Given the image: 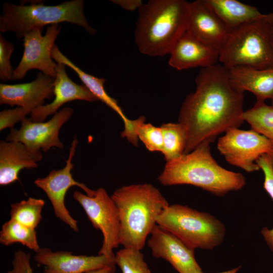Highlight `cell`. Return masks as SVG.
I'll return each mask as SVG.
<instances>
[{
  "instance_id": "6da1fadb",
  "label": "cell",
  "mask_w": 273,
  "mask_h": 273,
  "mask_svg": "<svg viewBox=\"0 0 273 273\" xmlns=\"http://www.w3.org/2000/svg\"><path fill=\"white\" fill-rule=\"evenodd\" d=\"M195 81L196 89L187 96L178 115L187 133L185 154L244 121V92L231 84L227 68L218 63L201 68Z\"/></svg>"
},
{
  "instance_id": "7a4b0ae2",
  "label": "cell",
  "mask_w": 273,
  "mask_h": 273,
  "mask_svg": "<svg viewBox=\"0 0 273 273\" xmlns=\"http://www.w3.org/2000/svg\"><path fill=\"white\" fill-rule=\"evenodd\" d=\"M210 144L204 142L191 152L166 162L159 181L165 186L192 185L218 196L241 190L246 184L244 175L219 165L212 157Z\"/></svg>"
},
{
  "instance_id": "3957f363",
  "label": "cell",
  "mask_w": 273,
  "mask_h": 273,
  "mask_svg": "<svg viewBox=\"0 0 273 273\" xmlns=\"http://www.w3.org/2000/svg\"><path fill=\"white\" fill-rule=\"evenodd\" d=\"M138 11L134 39L140 52L151 57L169 54L188 29L189 2L150 0Z\"/></svg>"
},
{
  "instance_id": "277c9868",
  "label": "cell",
  "mask_w": 273,
  "mask_h": 273,
  "mask_svg": "<svg viewBox=\"0 0 273 273\" xmlns=\"http://www.w3.org/2000/svg\"><path fill=\"white\" fill-rule=\"evenodd\" d=\"M111 197L120 216V244L124 248L141 250L157 224V217L168 203L160 191L150 184L122 186Z\"/></svg>"
},
{
  "instance_id": "5b68a950",
  "label": "cell",
  "mask_w": 273,
  "mask_h": 273,
  "mask_svg": "<svg viewBox=\"0 0 273 273\" xmlns=\"http://www.w3.org/2000/svg\"><path fill=\"white\" fill-rule=\"evenodd\" d=\"M63 22L79 25L90 34L96 31L85 17L83 0L66 1L55 6L45 5L43 2L4 3L0 15V31L14 32L20 39L35 29Z\"/></svg>"
},
{
  "instance_id": "8992f818",
  "label": "cell",
  "mask_w": 273,
  "mask_h": 273,
  "mask_svg": "<svg viewBox=\"0 0 273 273\" xmlns=\"http://www.w3.org/2000/svg\"><path fill=\"white\" fill-rule=\"evenodd\" d=\"M271 24L262 17L231 31L219 53V62L226 68L245 66L273 68Z\"/></svg>"
},
{
  "instance_id": "52a82bcc",
  "label": "cell",
  "mask_w": 273,
  "mask_h": 273,
  "mask_svg": "<svg viewBox=\"0 0 273 273\" xmlns=\"http://www.w3.org/2000/svg\"><path fill=\"white\" fill-rule=\"evenodd\" d=\"M156 224L194 250H212L222 244L226 234L224 223L213 215L180 204L169 205Z\"/></svg>"
},
{
  "instance_id": "ba28073f",
  "label": "cell",
  "mask_w": 273,
  "mask_h": 273,
  "mask_svg": "<svg viewBox=\"0 0 273 273\" xmlns=\"http://www.w3.org/2000/svg\"><path fill=\"white\" fill-rule=\"evenodd\" d=\"M73 198L83 208L93 226L103 234V243L98 254L115 258L113 249L120 245V220L118 208L111 196L105 189L100 188L92 196L76 191Z\"/></svg>"
},
{
  "instance_id": "9c48e42d",
  "label": "cell",
  "mask_w": 273,
  "mask_h": 273,
  "mask_svg": "<svg viewBox=\"0 0 273 273\" xmlns=\"http://www.w3.org/2000/svg\"><path fill=\"white\" fill-rule=\"evenodd\" d=\"M219 137L217 148L230 164L248 172L260 170L256 161L273 149V142L251 129L238 127L228 129Z\"/></svg>"
},
{
  "instance_id": "30bf717a",
  "label": "cell",
  "mask_w": 273,
  "mask_h": 273,
  "mask_svg": "<svg viewBox=\"0 0 273 273\" xmlns=\"http://www.w3.org/2000/svg\"><path fill=\"white\" fill-rule=\"evenodd\" d=\"M61 26L53 24L47 26L44 35L37 28L23 37L24 52L21 59L14 70L13 80L23 79L27 72L37 69L43 74L54 78L58 63L53 60L52 52Z\"/></svg>"
},
{
  "instance_id": "8fae6325",
  "label": "cell",
  "mask_w": 273,
  "mask_h": 273,
  "mask_svg": "<svg viewBox=\"0 0 273 273\" xmlns=\"http://www.w3.org/2000/svg\"><path fill=\"white\" fill-rule=\"evenodd\" d=\"M77 144L78 140L75 135L71 143L65 167L58 170L53 169L46 176L38 177L34 182L36 187L42 190L46 194L51 201L56 217L75 232L78 231L77 221L71 216L66 207V194L69 188L73 186L81 188L87 196H92L95 191L73 178L71 170L73 168V164L72 160Z\"/></svg>"
},
{
  "instance_id": "7c38bea8",
  "label": "cell",
  "mask_w": 273,
  "mask_h": 273,
  "mask_svg": "<svg viewBox=\"0 0 273 273\" xmlns=\"http://www.w3.org/2000/svg\"><path fill=\"white\" fill-rule=\"evenodd\" d=\"M73 113V109L65 107L46 122H34L25 118L21 121L19 129H10L6 141L21 142L30 149L45 153L52 147L62 149L64 145L59 139L60 130Z\"/></svg>"
},
{
  "instance_id": "4fadbf2b",
  "label": "cell",
  "mask_w": 273,
  "mask_h": 273,
  "mask_svg": "<svg viewBox=\"0 0 273 273\" xmlns=\"http://www.w3.org/2000/svg\"><path fill=\"white\" fill-rule=\"evenodd\" d=\"M153 256L168 261L178 273H202L194 249L176 236L156 224L148 241Z\"/></svg>"
},
{
  "instance_id": "5bb4252c",
  "label": "cell",
  "mask_w": 273,
  "mask_h": 273,
  "mask_svg": "<svg viewBox=\"0 0 273 273\" xmlns=\"http://www.w3.org/2000/svg\"><path fill=\"white\" fill-rule=\"evenodd\" d=\"M34 259L44 266L42 273H85L115 263V258L104 255H76L70 251L53 252L47 248L36 252Z\"/></svg>"
},
{
  "instance_id": "9a60e30c",
  "label": "cell",
  "mask_w": 273,
  "mask_h": 273,
  "mask_svg": "<svg viewBox=\"0 0 273 273\" xmlns=\"http://www.w3.org/2000/svg\"><path fill=\"white\" fill-rule=\"evenodd\" d=\"M54 78L39 72L34 80L23 83L0 84V104L17 106L32 112L54 97Z\"/></svg>"
},
{
  "instance_id": "2e32d148",
  "label": "cell",
  "mask_w": 273,
  "mask_h": 273,
  "mask_svg": "<svg viewBox=\"0 0 273 273\" xmlns=\"http://www.w3.org/2000/svg\"><path fill=\"white\" fill-rule=\"evenodd\" d=\"M187 30L219 53L231 31L204 0L189 2Z\"/></svg>"
},
{
  "instance_id": "e0dca14e",
  "label": "cell",
  "mask_w": 273,
  "mask_h": 273,
  "mask_svg": "<svg viewBox=\"0 0 273 273\" xmlns=\"http://www.w3.org/2000/svg\"><path fill=\"white\" fill-rule=\"evenodd\" d=\"M168 64L178 70L204 68L219 62V52L188 30L171 49Z\"/></svg>"
},
{
  "instance_id": "ac0fdd59",
  "label": "cell",
  "mask_w": 273,
  "mask_h": 273,
  "mask_svg": "<svg viewBox=\"0 0 273 273\" xmlns=\"http://www.w3.org/2000/svg\"><path fill=\"white\" fill-rule=\"evenodd\" d=\"M66 66L58 63L54 77V96L50 104L41 105L30 114V119L34 122H43L50 115L55 114L65 104L76 100L95 102L97 98L84 85L74 82L66 71Z\"/></svg>"
},
{
  "instance_id": "d6986e66",
  "label": "cell",
  "mask_w": 273,
  "mask_h": 273,
  "mask_svg": "<svg viewBox=\"0 0 273 273\" xmlns=\"http://www.w3.org/2000/svg\"><path fill=\"white\" fill-rule=\"evenodd\" d=\"M52 57L57 63H63L73 70L79 77L83 84L98 100L105 104L120 116L124 126V130L121 133V136L126 138L132 145L137 146L139 139L135 131V120L128 119L118 105L117 101L107 94L104 87L105 79L97 77L83 71L65 56L56 44L53 49Z\"/></svg>"
},
{
  "instance_id": "ffe728a7",
  "label": "cell",
  "mask_w": 273,
  "mask_h": 273,
  "mask_svg": "<svg viewBox=\"0 0 273 273\" xmlns=\"http://www.w3.org/2000/svg\"><path fill=\"white\" fill-rule=\"evenodd\" d=\"M42 159L41 151L29 149L21 142H0V185L19 181L23 169H33Z\"/></svg>"
},
{
  "instance_id": "44dd1931",
  "label": "cell",
  "mask_w": 273,
  "mask_h": 273,
  "mask_svg": "<svg viewBox=\"0 0 273 273\" xmlns=\"http://www.w3.org/2000/svg\"><path fill=\"white\" fill-rule=\"evenodd\" d=\"M228 72L230 82L236 89L251 92L258 101L273 99V68L238 66L228 69Z\"/></svg>"
},
{
  "instance_id": "7402d4cb",
  "label": "cell",
  "mask_w": 273,
  "mask_h": 273,
  "mask_svg": "<svg viewBox=\"0 0 273 273\" xmlns=\"http://www.w3.org/2000/svg\"><path fill=\"white\" fill-rule=\"evenodd\" d=\"M231 31L261 18L256 7L237 0H204Z\"/></svg>"
},
{
  "instance_id": "603a6c76",
  "label": "cell",
  "mask_w": 273,
  "mask_h": 273,
  "mask_svg": "<svg viewBox=\"0 0 273 273\" xmlns=\"http://www.w3.org/2000/svg\"><path fill=\"white\" fill-rule=\"evenodd\" d=\"M163 135V155L166 162L176 159L185 154L187 133L180 123H167L161 126Z\"/></svg>"
},
{
  "instance_id": "cb8c5ba5",
  "label": "cell",
  "mask_w": 273,
  "mask_h": 273,
  "mask_svg": "<svg viewBox=\"0 0 273 273\" xmlns=\"http://www.w3.org/2000/svg\"><path fill=\"white\" fill-rule=\"evenodd\" d=\"M0 243L6 246L19 243L35 252L40 248L35 229L12 219L4 223L2 226Z\"/></svg>"
},
{
  "instance_id": "d4e9b609",
  "label": "cell",
  "mask_w": 273,
  "mask_h": 273,
  "mask_svg": "<svg viewBox=\"0 0 273 273\" xmlns=\"http://www.w3.org/2000/svg\"><path fill=\"white\" fill-rule=\"evenodd\" d=\"M243 118L251 129L273 142V107L256 100L254 106L244 111Z\"/></svg>"
},
{
  "instance_id": "484cf974",
  "label": "cell",
  "mask_w": 273,
  "mask_h": 273,
  "mask_svg": "<svg viewBox=\"0 0 273 273\" xmlns=\"http://www.w3.org/2000/svg\"><path fill=\"white\" fill-rule=\"evenodd\" d=\"M44 204L43 200L31 197L12 204L11 219L35 229L42 219L41 212Z\"/></svg>"
},
{
  "instance_id": "4316f807",
  "label": "cell",
  "mask_w": 273,
  "mask_h": 273,
  "mask_svg": "<svg viewBox=\"0 0 273 273\" xmlns=\"http://www.w3.org/2000/svg\"><path fill=\"white\" fill-rule=\"evenodd\" d=\"M115 262L122 273H151L141 250L124 248L117 252Z\"/></svg>"
},
{
  "instance_id": "83f0119b",
  "label": "cell",
  "mask_w": 273,
  "mask_h": 273,
  "mask_svg": "<svg viewBox=\"0 0 273 273\" xmlns=\"http://www.w3.org/2000/svg\"><path fill=\"white\" fill-rule=\"evenodd\" d=\"M135 120V133L138 139L149 151L162 153L163 135L161 127L145 123V117L143 116Z\"/></svg>"
},
{
  "instance_id": "f1b7e54d",
  "label": "cell",
  "mask_w": 273,
  "mask_h": 273,
  "mask_svg": "<svg viewBox=\"0 0 273 273\" xmlns=\"http://www.w3.org/2000/svg\"><path fill=\"white\" fill-rule=\"evenodd\" d=\"M256 163L264 173L263 188L273 201V171L268 155H263L256 161ZM261 234L266 244L273 252V228L269 229L267 227H264L261 231Z\"/></svg>"
},
{
  "instance_id": "f546056e",
  "label": "cell",
  "mask_w": 273,
  "mask_h": 273,
  "mask_svg": "<svg viewBox=\"0 0 273 273\" xmlns=\"http://www.w3.org/2000/svg\"><path fill=\"white\" fill-rule=\"evenodd\" d=\"M14 44L0 34V79L3 81L13 80L14 69L10 59L14 51Z\"/></svg>"
},
{
  "instance_id": "4dcf8cb0",
  "label": "cell",
  "mask_w": 273,
  "mask_h": 273,
  "mask_svg": "<svg viewBox=\"0 0 273 273\" xmlns=\"http://www.w3.org/2000/svg\"><path fill=\"white\" fill-rule=\"evenodd\" d=\"M32 111L27 108L17 107L14 109L4 110L0 112V130L7 128H13L18 122L21 121Z\"/></svg>"
},
{
  "instance_id": "1f68e13d",
  "label": "cell",
  "mask_w": 273,
  "mask_h": 273,
  "mask_svg": "<svg viewBox=\"0 0 273 273\" xmlns=\"http://www.w3.org/2000/svg\"><path fill=\"white\" fill-rule=\"evenodd\" d=\"M30 255L22 250L16 251L12 262V269L8 273H34L30 263Z\"/></svg>"
},
{
  "instance_id": "d6a6232c",
  "label": "cell",
  "mask_w": 273,
  "mask_h": 273,
  "mask_svg": "<svg viewBox=\"0 0 273 273\" xmlns=\"http://www.w3.org/2000/svg\"><path fill=\"white\" fill-rule=\"evenodd\" d=\"M111 2L128 11L139 10L144 4L141 0H112Z\"/></svg>"
},
{
  "instance_id": "836d02e7",
  "label": "cell",
  "mask_w": 273,
  "mask_h": 273,
  "mask_svg": "<svg viewBox=\"0 0 273 273\" xmlns=\"http://www.w3.org/2000/svg\"><path fill=\"white\" fill-rule=\"evenodd\" d=\"M116 271V264L113 263L105 267L90 270L85 273H115Z\"/></svg>"
},
{
  "instance_id": "e575fe53",
  "label": "cell",
  "mask_w": 273,
  "mask_h": 273,
  "mask_svg": "<svg viewBox=\"0 0 273 273\" xmlns=\"http://www.w3.org/2000/svg\"><path fill=\"white\" fill-rule=\"evenodd\" d=\"M241 268V266H238L232 269L216 273H238ZM203 273V272H202Z\"/></svg>"
},
{
  "instance_id": "d590c367",
  "label": "cell",
  "mask_w": 273,
  "mask_h": 273,
  "mask_svg": "<svg viewBox=\"0 0 273 273\" xmlns=\"http://www.w3.org/2000/svg\"><path fill=\"white\" fill-rule=\"evenodd\" d=\"M266 20L270 24H273V13L264 14Z\"/></svg>"
},
{
  "instance_id": "8d00e7d4",
  "label": "cell",
  "mask_w": 273,
  "mask_h": 273,
  "mask_svg": "<svg viewBox=\"0 0 273 273\" xmlns=\"http://www.w3.org/2000/svg\"><path fill=\"white\" fill-rule=\"evenodd\" d=\"M267 155L268 156L271 168L273 171V149L271 150Z\"/></svg>"
},
{
  "instance_id": "74e56055",
  "label": "cell",
  "mask_w": 273,
  "mask_h": 273,
  "mask_svg": "<svg viewBox=\"0 0 273 273\" xmlns=\"http://www.w3.org/2000/svg\"><path fill=\"white\" fill-rule=\"evenodd\" d=\"M270 35L271 39L273 42V24H271V28H270Z\"/></svg>"
},
{
  "instance_id": "f35d334b",
  "label": "cell",
  "mask_w": 273,
  "mask_h": 273,
  "mask_svg": "<svg viewBox=\"0 0 273 273\" xmlns=\"http://www.w3.org/2000/svg\"><path fill=\"white\" fill-rule=\"evenodd\" d=\"M271 106L273 107V99H272L271 100Z\"/></svg>"
}]
</instances>
